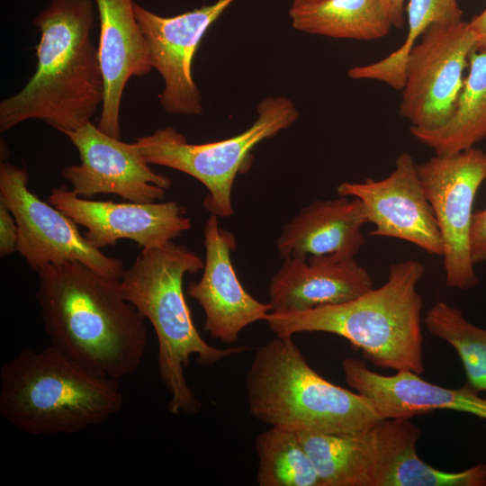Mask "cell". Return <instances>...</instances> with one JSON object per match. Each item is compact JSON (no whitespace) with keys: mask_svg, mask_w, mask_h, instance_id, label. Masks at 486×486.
<instances>
[{"mask_svg":"<svg viewBox=\"0 0 486 486\" xmlns=\"http://www.w3.org/2000/svg\"><path fill=\"white\" fill-rule=\"evenodd\" d=\"M426 272L418 260L391 265L386 282L349 302L288 312H269L265 321L278 337L326 332L348 340L377 367L424 370L422 296L417 290Z\"/></svg>","mask_w":486,"mask_h":486,"instance_id":"3957f363","label":"cell"},{"mask_svg":"<svg viewBox=\"0 0 486 486\" xmlns=\"http://www.w3.org/2000/svg\"><path fill=\"white\" fill-rule=\"evenodd\" d=\"M259 486H321L297 431L270 427L255 439Z\"/></svg>","mask_w":486,"mask_h":486,"instance_id":"603a6c76","label":"cell"},{"mask_svg":"<svg viewBox=\"0 0 486 486\" xmlns=\"http://www.w3.org/2000/svg\"><path fill=\"white\" fill-rule=\"evenodd\" d=\"M366 223L358 198L315 200L284 225L276 240L277 251L282 259L355 258L364 244L362 227Z\"/></svg>","mask_w":486,"mask_h":486,"instance_id":"ffe728a7","label":"cell"},{"mask_svg":"<svg viewBox=\"0 0 486 486\" xmlns=\"http://www.w3.org/2000/svg\"><path fill=\"white\" fill-rule=\"evenodd\" d=\"M36 301L50 342L102 375L135 374L148 346L145 318L123 296L120 279L70 260L38 272Z\"/></svg>","mask_w":486,"mask_h":486,"instance_id":"6da1fadb","label":"cell"},{"mask_svg":"<svg viewBox=\"0 0 486 486\" xmlns=\"http://www.w3.org/2000/svg\"><path fill=\"white\" fill-rule=\"evenodd\" d=\"M245 386L249 412L270 427L346 434L383 419L368 398L319 374L292 337L276 336L256 348Z\"/></svg>","mask_w":486,"mask_h":486,"instance_id":"8992f818","label":"cell"},{"mask_svg":"<svg viewBox=\"0 0 486 486\" xmlns=\"http://www.w3.org/2000/svg\"><path fill=\"white\" fill-rule=\"evenodd\" d=\"M417 165L411 154L404 151L385 178L345 181L338 185L337 193L363 202L368 223L374 225L371 236L401 239L442 256L443 239Z\"/></svg>","mask_w":486,"mask_h":486,"instance_id":"4fadbf2b","label":"cell"},{"mask_svg":"<svg viewBox=\"0 0 486 486\" xmlns=\"http://www.w3.org/2000/svg\"><path fill=\"white\" fill-rule=\"evenodd\" d=\"M313 1H317V0H293L292 4H304V3L313 2Z\"/></svg>","mask_w":486,"mask_h":486,"instance_id":"f546056e","label":"cell"},{"mask_svg":"<svg viewBox=\"0 0 486 486\" xmlns=\"http://www.w3.org/2000/svg\"><path fill=\"white\" fill-rule=\"evenodd\" d=\"M234 0L160 16L134 4L136 19L147 40L153 68L164 81L160 104L171 114L197 115L202 112V95L194 80L193 60L209 27Z\"/></svg>","mask_w":486,"mask_h":486,"instance_id":"5bb4252c","label":"cell"},{"mask_svg":"<svg viewBox=\"0 0 486 486\" xmlns=\"http://www.w3.org/2000/svg\"><path fill=\"white\" fill-rule=\"evenodd\" d=\"M476 38L467 22L434 23L410 50L400 114L412 127L434 129L446 122L464 86V71Z\"/></svg>","mask_w":486,"mask_h":486,"instance_id":"8fae6325","label":"cell"},{"mask_svg":"<svg viewBox=\"0 0 486 486\" xmlns=\"http://www.w3.org/2000/svg\"><path fill=\"white\" fill-rule=\"evenodd\" d=\"M28 184L25 168L1 162L0 202L15 220L16 252L30 268L37 273L47 265L75 260L103 275L121 279L125 270L123 262L94 247L72 219L37 197Z\"/></svg>","mask_w":486,"mask_h":486,"instance_id":"9c48e42d","label":"cell"},{"mask_svg":"<svg viewBox=\"0 0 486 486\" xmlns=\"http://www.w3.org/2000/svg\"><path fill=\"white\" fill-rule=\"evenodd\" d=\"M342 371L346 384L368 398L384 418H411L438 410L469 413L486 419V397L467 383L446 388L422 379L412 371L384 375L371 370L364 360L346 357Z\"/></svg>","mask_w":486,"mask_h":486,"instance_id":"e0dca14e","label":"cell"},{"mask_svg":"<svg viewBox=\"0 0 486 486\" xmlns=\"http://www.w3.org/2000/svg\"><path fill=\"white\" fill-rule=\"evenodd\" d=\"M374 288L368 271L355 258L287 257L268 286L271 312L288 313L336 305Z\"/></svg>","mask_w":486,"mask_h":486,"instance_id":"d6986e66","label":"cell"},{"mask_svg":"<svg viewBox=\"0 0 486 486\" xmlns=\"http://www.w3.org/2000/svg\"><path fill=\"white\" fill-rule=\"evenodd\" d=\"M417 167L443 239L446 286L476 287L480 280L472 258L470 233L475 196L486 181V152L473 147L435 155Z\"/></svg>","mask_w":486,"mask_h":486,"instance_id":"30bf717a","label":"cell"},{"mask_svg":"<svg viewBox=\"0 0 486 486\" xmlns=\"http://www.w3.org/2000/svg\"><path fill=\"white\" fill-rule=\"evenodd\" d=\"M203 266L202 257L172 240L142 248L120 279L124 298L150 322L157 335L158 374L169 395L168 410L174 415H194L202 409L184 375L191 356L201 365H212L251 349L213 346L195 328L183 280L185 274H196Z\"/></svg>","mask_w":486,"mask_h":486,"instance_id":"277c9868","label":"cell"},{"mask_svg":"<svg viewBox=\"0 0 486 486\" xmlns=\"http://www.w3.org/2000/svg\"><path fill=\"white\" fill-rule=\"evenodd\" d=\"M48 202L85 227L83 235L99 249L123 238L142 248L159 247L192 226L185 207L177 201L116 203L88 200L59 187L51 190Z\"/></svg>","mask_w":486,"mask_h":486,"instance_id":"9a60e30c","label":"cell"},{"mask_svg":"<svg viewBox=\"0 0 486 486\" xmlns=\"http://www.w3.org/2000/svg\"><path fill=\"white\" fill-rule=\"evenodd\" d=\"M382 8L392 27L404 25V0H381Z\"/></svg>","mask_w":486,"mask_h":486,"instance_id":"83f0119b","label":"cell"},{"mask_svg":"<svg viewBox=\"0 0 486 486\" xmlns=\"http://www.w3.org/2000/svg\"><path fill=\"white\" fill-rule=\"evenodd\" d=\"M100 20L97 47L104 100L97 127L121 138L120 110L129 79L153 68L147 40L134 14V0H94Z\"/></svg>","mask_w":486,"mask_h":486,"instance_id":"ac0fdd59","label":"cell"},{"mask_svg":"<svg viewBox=\"0 0 486 486\" xmlns=\"http://www.w3.org/2000/svg\"><path fill=\"white\" fill-rule=\"evenodd\" d=\"M470 241L474 265L486 262V208L472 215Z\"/></svg>","mask_w":486,"mask_h":486,"instance_id":"4316f807","label":"cell"},{"mask_svg":"<svg viewBox=\"0 0 486 486\" xmlns=\"http://www.w3.org/2000/svg\"><path fill=\"white\" fill-rule=\"evenodd\" d=\"M292 27L336 39L374 40L392 27L381 0H317L292 4Z\"/></svg>","mask_w":486,"mask_h":486,"instance_id":"7402d4cb","label":"cell"},{"mask_svg":"<svg viewBox=\"0 0 486 486\" xmlns=\"http://www.w3.org/2000/svg\"><path fill=\"white\" fill-rule=\"evenodd\" d=\"M66 136L81 162L66 166L61 176L80 197L104 194L132 202H155L163 200L172 185L169 177L152 171L135 141L112 137L92 122Z\"/></svg>","mask_w":486,"mask_h":486,"instance_id":"7c38bea8","label":"cell"},{"mask_svg":"<svg viewBox=\"0 0 486 486\" xmlns=\"http://www.w3.org/2000/svg\"><path fill=\"white\" fill-rule=\"evenodd\" d=\"M37 67L25 86L0 103V131L40 120L67 134L91 122L104 100L92 0H51L35 17Z\"/></svg>","mask_w":486,"mask_h":486,"instance_id":"7a4b0ae2","label":"cell"},{"mask_svg":"<svg viewBox=\"0 0 486 486\" xmlns=\"http://www.w3.org/2000/svg\"><path fill=\"white\" fill-rule=\"evenodd\" d=\"M406 12L408 32L403 43L381 60L358 66L356 68L358 79L382 82L401 91L409 53L423 32L434 23L463 21L457 0H410Z\"/></svg>","mask_w":486,"mask_h":486,"instance_id":"cb8c5ba5","label":"cell"},{"mask_svg":"<svg viewBox=\"0 0 486 486\" xmlns=\"http://www.w3.org/2000/svg\"><path fill=\"white\" fill-rule=\"evenodd\" d=\"M256 112L250 127L226 140L189 143L182 133L167 126L137 138L135 142L148 164L169 167L200 181L208 190L204 208L217 217L228 218L234 213L233 183L253 148L292 126L299 117L292 101L284 96L264 99Z\"/></svg>","mask_w":486,"mask_h":486,"instance_id":"52a82bcc","label":"cell"},{"mask_svg":"<svg viewBox=\"0 0 486 486\" xmlns=\"http://www.w3.org/2000/svg\"><path fill=\"white\" fill-rule=\"evenodd\" d=\"M298 434L321 486H398L421 432L410 418H384L354 433Z\"/></svg>","mask_w":486,"mask_h":486,"instance_id":"ba28073f","label":"cell"},{"mask_svg":"<svg viewBox=\"0 0 486 486\" xmlns=\"http://www.w3.org/2000/svg\"><path fill=\"white\" fill-rule=\"evenodd\" d=\"M468 23L476 38V49L486 50V8Z\"/></svg>","mask_w":486,"mask_h":486,"instance_id":"f1b7e54d","label":"cell"},{"mask_svg":"<svg viewBox=\"0 0 486 486\" xmlns=\"http://www.w3.org/2000/svg\"><path fill=\"white\" fill-rule=\"evenodd\" d=\"M428 331L452 346L458 354L467 384L486 392V329L469 322L463 311L437 301L424 319Z\"/></svg>","mask_w":486,"mask_h":486,"instance_id":"d4e9b609","label":"cell"},{"mask_svg":"<svg viewBox=\"0 0 486 486\" xmlns=\"http://www.w3.org/2000/svg\"><path fill=\"white\" fill-rule=\"evenodd\" d=\"M468 67L467 77L448 120L434 129L410 128L411 135L432 148L435 155L458 153L486 138V50H474Z\"/></svg>","mask_w":486,"mask_h":486,"instance_id":"44dd1931","label":"cell"},{"mask_svg":"<svg viewBox=\"0 0 486 486\" xmlns=\"http://www.w3.org/2000/svg\"><path fill=\"white\" fill-rule=\"evenodd\" d=\"M203 246L202 275L188 284L186 293L204 312V330L217 340L233 344L246 327L265 320L271 306L251 296L239 282L231 262L235 236L220 227L216 215L211 214L204 224Z\"/></svg>","mask_w":486,"mask_h":486,"instance_id":"2e32d148","label":"cell"},{"mask_svg":"<svg viewBox=\"0 0 486 486\" xmlns=\"http://www.w3.org/2000/svg\"><path fill=\"white\" fill-rule=\"evenodd\" d=\"M18 228L15 220L4 203L0 202V256L5 257L16 251Z\"/></svg>","mask_w":486,"mask_h":486,"instance_id":"484cf974","label":"cell"},{"mask_svg":"<svg viewBox=\"0 0 486 486\" xmlns=\"http://www.w3.org/2000/svg\"><path fill=\"white\" fill-rule=\"evenodd\" d=\"M118 380L97 374L51 345L24 347L0 368V416L32 436L75 434L118 414Z\"/></svg>","mask_w":486,"mask_h":486,"instance_id":"5b68a950","label":"cell"}]
</instances>
